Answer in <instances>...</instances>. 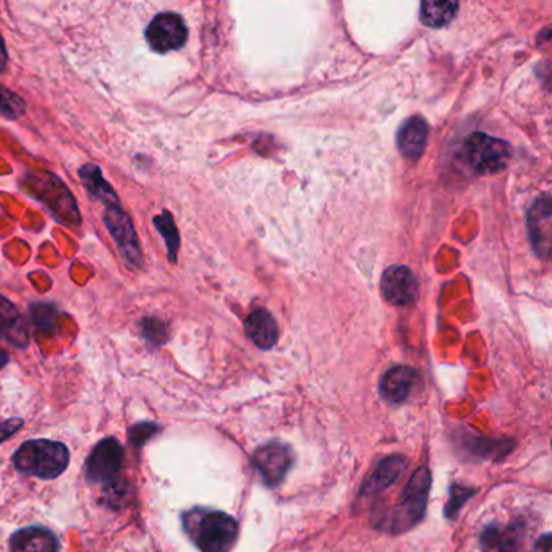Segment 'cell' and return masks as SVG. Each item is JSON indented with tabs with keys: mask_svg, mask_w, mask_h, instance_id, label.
Returning <instances> with one entry per match:
<instances>
[{
	"mask_svg": "<svg viewBox=\"0 0 552 552\" xmlns=\"http://www.w3.org/2000/svg\"><path fill=\"white\" fill-rule=\"evenodd\" d=\"M383 295L394 306H407L418 297V281L405 266H392L384 272Z\"/></svg>",
	"mask_w": 552,
	"mask_h": 552,
	"instance_id": "obj_9",
	"label": "cell"
},
{
	"mask_svg": "<svg viewBox=\"0 0 552 552\" xmlns=\"http://www.w3.org/2000/svg\"><path fill=\"white\" fill-rule=\"evenodd\" d=\"M533 552H552V538L549 533L541 536L540 540L536 541Z\"/></svg>",
	"mask_w": 552,
	"mask_h": 552,
	"instance_id": "obj_27",
	"label": "cell"
},
{
	"mask_svg": "<svg viewBox=\"0 0 552 552\" xmlns=\"http://www.w3.org/2000/svg\"><path fill=\"white\" fill-rule=\"evenodd\" d=\"M154 226L158 227L162 237L166 238L167 248H169L170 261H174L177 258V251H179L180 237L175 227L172 216L169 213H164L162 216L154 217Z\"/></svg>",
	"mask_w": 552,
	"mask_h": 552,
	"instance_id": "obj_21",
	"label": "cell"
},
{
	"mask_svg": "<svg viewBox=\"0 0 552 552\" xmlns=\"http://www.w3.org/2000/svg\"><path fill=\"white\" fill-rule=\"evenodd\" d=\"M25 112V102L20 96L0 85V114L7 119H18Z\"/></svg>",
	"mask_w": 552,
	"mask_h": 552,
	"instance_id": "obj_23",
	"label": "cell"
},
{
	"mask_svg": "<svg viewBox=\"0 0 552 552\" xmlns=\"http://www.w3.org/2000/svg\"><path fill=\"white\" fill-rule=\"evenodd\" d=\"M143 329H145L146 337H148L149 340H153L154 344H162V342L166 340V326H164L161 321H156V319H145V321H143Z\"/></svg>",
	"mask_w": 552,
	"mask_h": 552,
	"instance_id": "obj_25",
	"label": "cell"
},
{
	"mask_svg": "<svg viewBox=\"0 0 552 552\" xmlns=\"http://www.w3.org/2000/svg\"><path fill=\"white\" fill-rule=\"evenodd\" d=\"M548 201V196L538 201V204L533 206L530 213L531 237H533V243L536 247L544 250V256H548L549 242H551V235L543 230V224H549V221H551V208L546 209L543 214L544 206L548 204Z\"/></svg>",
	"mask_w": 552,
	"mask_h": 552,
	"instance_id": "obj_20",
	"label": "cell"
},
{
	"mask_svg": "<svg viewBox=\"0 0 552 552\" xmlns=\"http://www.w3.org/2000/svg\"><path fill=\"white\" fill-rule=\"evenodd\" d=\"M457 9H459L457 2H423L421 22L429 28H442L454 20Z\"/></svg>",
	"mask_w": 552,
	"mask_h": 552,
	"instance_id": "obj_19",
	"label": "cell"
},
{
	"mask_svg": "<svg viewBox=\"0 0 552 552\" xmlns=\"http://www.w3.org/2000/svg\"><path fill=\"white\" fill-rule=\"evenodd\" d=\"M104 222L117 243L120 253L125 256V260L130 261L133 266H141L143 255H141L140 242L130 217L124 209L120 208V203L107 206Z\"/></svg>",
	"mask_w": 552,
	"mask_h": 552,
	"instance_id": "obj_8",
	"label": "cell"
},
{
	"mask_svg": "<svg viewBox=\"0 0 552 552\" xmlns=\"http://www.w3.org/2000/svg\"><path fill=\"white\" fill-rule=\"evenodd\" d=\"M473 494H476V489L468 488V486L463 485H452L451 493H449V501H447L446 509H444V514H446L447 519H457L460 510L467 504L468 499H470Z\"/></svg>",
	"mask_w": 552,
	"mask_h": 552,
	"instance_id": "obj_22",
	"label": "cell"
},
{
	"mask_svg": "<svg viewBox=\"0 0 552 552\" xmlns=\"http://www.w3.org/2000/svg\"><path fill=\"white\" fill-rule=\"evenodd\" d=\"M22 420H7L0 423V444L7 441L13 433H17L18 429L22 428Z\"/></svg>",
	"mask_w": 552,
	"mask_h": 552,
	"instance_id": "obj_26",
	"label": "cell"
},
{
	"mask_svg": "<svg viewBox=\"0 0 552 552\" xmlns=\"http://www.w3.org/2000/svg\"><path fill=\"white\" fill-rule=\"evenodd\" d=\"M407 470V459L402 455H389L374 467L360 491V499H373L394 486Z\"/></svg>",
	"mask_w": 552,
	"mask_h": 552,
	"instance_id": "obj_10",
	"label": "cell"
},
{
	"mask_svg": "<svg viewBox=\"0 0 552 552\" xmlns=\"http://www.w3.org/2000/svg\"><path fill=\"white\" fill-rule=\"evenodd\" d=\"M465 449L470 454L481 459H502L514 449V441L510 439L468 438Z\"/></svg>",
	"mask_w": 552,
	"mask_h": 552,
	"instance_id": "obj_18",
	"label": "cell"
},
{
	"mask_svg": "<svg viewBox=\"0 0 552 552\" xmlns=\"http://www.w3.org/2000/svg\"><path fill=\"white\" fill-rule=\"evenodd\" d=\"M7 64V52H5L4 39L0 38V72L4 70Z\"/></svg>",
	"mask_w": 552,
	"mask_h": 552,
	"instance_id": "obj_28",
	"label": "cell"
},
{
	"mask_svg": "<svg viewBox=\"0 0 552 552\" xmlns=\"http://www.w3.org/2000/svg\"><path fill=\"white\" fill-rule=\"evenodd\" d=\"M80 179L83 180L86 190L96 200L101 201L104 206L119 204V198L115 195L111 185L102 179L101 169L93 164H86L80 169Z\"/></svg>",
	"mask_w": 552,
	"mask_h": 552,
	"instance_id": "obj_16",
	"label": "cell"
},
{
	"mask_svg": "<svg viewBox=\"0 0 552 552\" xmlns=\"http://www.w3.org/2000/svg\"><path fill=\"white\" fill-rule=\"evenodd\" d=\"M10 549L12 552H59V541L47 528L28 527L13 533Z\"/></svg>",
	"mask_w": 552,
	"mask_h": 552,
	"instance_id": "obj_12",
	"label": "cell"
},
{
	"mask_svg": "<svg viewBox=\"0 0 552 552\" xmlns=\"http://www.w3.org/2000/svg\"><path fill=\"white\" fill-rule=\"evenodd\" d=\"M124 447L115 439L99 442L86 460V476L93 483H111L124 467Z\"/></svg>",
	"mask_w": 552,
	"mask_h": 552,
	"instance_id": "obj_6",
	"label": "cell"
},
{
	"mask_svg": "<svg viewBox=\"0 0 552 552\" xmlns=\"http://www.w3.org/2000/svg\"><path fill=\"white\" fill-rule=\"evenodd\" d=\"M468 164L478 174H497L506 169L510 159V148L506 141L497 140L485 133H473L468 136L465 145Z\"/></svg>",
	"mask_w": 552,
	"mask_h": 552,
	"instance_id": "obj_4",
	"label": "cell"
},
{
	"mask_svg": "<svg viewBox=\"0 0 552 552\" xmlns=\"http://www.w3.org/2000/svg\"><path fill=\"white\" fill-rule=\"evenodd\" d=\"M245 331L253 344L260 349H272L279 339V327L276 319L266 310H255L245 321Z\"/></svg>",
	"mask_w": 552,
	"mask_h": 552,
	"instance_id": "obj_13",
	"label": "cell"
},
{
	"mask_svg": "<svg viewBox=\"0 0 552 552\" xmlns=\"http://www.w3.org/2000/svg\"><path fill=\"white\" fill-rule=\"evenodd\" d=\"M7 361H9L7 353H5L4 350L0 349V368H4V366L7 365Z\"/></svg>",
	"mask_w": 552,
	"mask_h": 552,
	"instance_id": "obj_29",
	"label": "cell"
},
{
	"mask_svg": "<svg viewBox=\"0 0 552 552\" xmlns=\"http://www.w3.org/2000/svg\"><path fill=\"white\" fill-rule=\"evenodd\" d=\"M293 465V451L284 442L271 441L258 447L253 454V467L264 485L276 488L281 485Z\"/></svg>",
	"mask_w": 552,
	"mask_h": 552,
	"instance_id": "obj_5",
	"label": "cell"
},
{
	"mask_svg": "<svg viewBox=\"0 0 552 552\" xmlns=\"http://www.w3.org/2000/svg\"><path fill=\"white\" fill-rule=\"evenodd\" d=\"M70 452L62 442L36 439L28 441L13 455V463L20 472L41 480H52L67 470Z\"/></svg>",
	"mask_w": 552,
	"mask_h": 552,
	"instance_id": "obj_3",
	"label": "cell"
},
{
	"mask_svg": "<svg viewBox=\"0 0 552 552\" xmlns=\"http://www.w3.org/2000/svg\"><path fill=\"white\" fill-rule=\"evenodd\" d=\"M525 525L523 523H510L506 530H499L489 525L481 533L480 541L485 549L497 548V552H520L522 549Z\"/></svg>",
	"mask_w": 552,
	"mask_h": 552,
	"instance_id": "obj_15",
	"label": "cell"
},
{
	"mask_svg": "<svg viewBox=\"0 0 552 552\" xmlns=\"http://www.w3.org/2000/svg\"><path fill=\"white\" fill-rule=\"evenodd\" d=\"M182 520L187 535L201 552H229L237 543V520L226 512L193 509Z\"/></svg>",
	"mask_w": 552,
	"mask_h": 552,
	"instance_id": "obj_2",
	"label": "cell"
},
{
	"mask_svg": "<svg viewBox=\"0 0 552 552\" xmlns=\"http://www.w3.org/2000/svg\"><path fill=\"white\" fill-rule=\"evenodd\" d=\"M426 141H428V124L421 117L408 119L397 135L400 153L413 161H417L425 151Z\"/></svg>",
	"mask_w": 552,
	"mask_h": 552,
	"instance_id": "obj_14",
	"label": "cell"
},
{
	"mask_svg": "<svg viewBox=\"0 0 552 552\" xmlns=\"http://www.w3.org/2000/svg\"><path fill=\"white\" fill-rule=\"evenodd\" d=\"M429 489L431 473L426 467L417 468L400 494L397 504L386 512H376L374 527L391 535H402L417 527L425 519Z\"/></svg>",
	"mask_w": 552,
	"mask_h": 552,
	"instance_id": "obj_1",
	"label": "cell"
},
{
	"mask_svg": "<svg viewBox=\"0 0 552 552\" xmlns=\"http://www.w3.org/2000/svg\"><path fill=\"white\" fill-rule=\"evenodd\" d=\"M420 383V376L410 366H394L387 370L379 383V391L391 404H404Z\"/></svg>",
	"mask_w": 552,
	"mask_h": 552,
	"instance_id": "obj_11",
	"label": "cell"
},
{
	"mask_svg": "<svg viewBox=\"0 0 552 552\" xmlns=\"http://www.w3.org/2000/svg\"><path fill=\"white\" fill-rule=\"evenodd\" d=\"M0 336L12 340L13 344H26V331L23 318L17 308L0 295Z\"/></svg>",
	"mask_w": 552,
	"mask_h": 552,
	"instance_id": "obj_17",
	"label": "cell"
},
{
	"mask_svg": "<svg viewBox=\"0 0 552 552\" xmlns=\"http://www.w3.org/2000/svg\"><path fill=\"white\" fill-rule=\"evenodd\" d=\"M188 38L187 26L177 13H161L149 23L146 41L159 54L177 51L185 46Z\"/></svg>",
	"mask_w": 552,
	"mask_h": 552,
	"instance_id": "obj_7",
	"label": "cell"
},
{
	"mask_svg": "<svg viewBox=\"0 0 552 552\" xmlns=\"http://www.w3.org/2000/svg\"><path fill=\"white\" fill-rule=\"evenodd\" d=\"M57 313L52 306L38 305L33 308V319L36 326L39 329H46V327H52V324L56 323Z\"/></svg>",
	"mask_w": 552,
	"mask_h": 552,
	"instance_id": "obj_24",
	"label": "cell"
}]
</instances>
